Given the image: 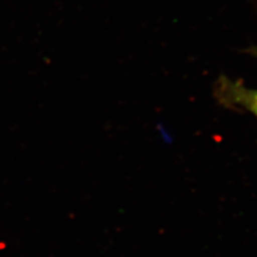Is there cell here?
Segmentation results:
<instances>
[{"instance_id":"1","label":"cell","mask_w":257,"mask_h":257,"mask_svg":"<svg viewBox=\"0 0 257 257\" xmlns=\"http://www.w3.org/2000/svg\"><path fill=\"white\" fill-rule=\"evenodd\" d=\"M214 98L235 111H247L257 118V89L245 87L242 80L221 76L214 85Z\"/></svg>"},{"instance_id":"2","label":"cell","mask_w":257,"mask_h":257,"mask_svg":"<svg viewBox=\"0 0 257 257\" xmlns=\"http://www.w3.org/2000/svg\"><path fill=\"white\" fill-rule=\"evenodd\" d=\"M250 53L253 54V55H255L256 57H257V48H253V50H250Z\"/></svg>"}]
</instances>
